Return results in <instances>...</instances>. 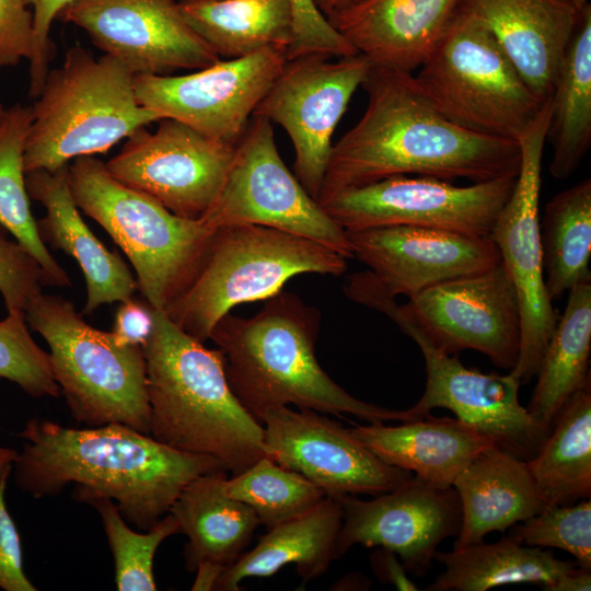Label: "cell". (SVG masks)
I'll use <instances>...</instances> for the list:
<instances>
[{"label":"cell","mask_w":591,"mask_h":591,"mask_svg":"<svg viewBox=\"0 0 591 591\" xmlns=\"http://www.w3.org/2000/svg\"><path fill=\"white\" fill-rule=\"evenodd\" d=\"M361 88L366 111L333 144L317 201L399 175L473 183L518 175V141L450 121L422 95L413 73L371 65Z\"/></svg>","instance_id":"cell-1"},{"label":"cell","mask_w":591,"mask_h":591,"mask_svg":"<svg viewBox=\"0 0 591 591\" xmlns=\"http://www.w3.org/2000/svg\"><path fill=\"white\" fill-rule=\"evenodd\" d=\"M13 464L18 487L40 498L77 484L81 500L111 498L127 521L149 530L196 477L224 470L216 459L175 450L121 424L85 429L31 419Z\"/></svg>","instance_id":"cell-2"},{"label":"cell","mask_w":591,"mask_h":591,"mask_svg":"<svg viewBox=\"0 0 591 591\" xmlns=\"http://www.w3.org/2000/svg\"><path fill=\"white\" fill-rule=\"evenodd\" d=\"M320 326L314 306L282 290L254 316L228 313L215 325L210 339L222 355L229 385L255 420L260 424L266 412L289 405L369 422L417 419L410 408L380 407L339 386L315 355Z\"/></svg>","instance_id":"cell-3"},{"label":"cell","mask_w":591,"mask_h":591,"mask_svg":"<svg viewBox=\"0 0 591 591\" xmlns=\"http://www.w3.org/2000/svg\"><path fill=\"white\" fill-rule=\"evenodd\" d=\"M152 315L142 346L150 436L175 450L213 457L233 475L269 456L264 428L233 394L220 350L205 347L164 311L152 308Z\"/></svg>","instance_id":"cell-4"},{"label":"cell","mask_w":591,"mask_h":591,"mask_svg":"<svg viewBox=\"0 0 591 591\" xmlns=\"http://www.w3.org/2000/svg\"><path fill=\"white\" fill-rule=\"evenodd\" d=\"M134 77L109 55L94 58L79 45L70 47L31 107L25 173L54 172L78 158L104 153L159 121L160 114L138 102Z\"/></svg>","instance_id":"cell-5"},{"label":"cell","mask_w":591,"mask_h":591,"mask_svg":"<svg viewBox=\"0 0 591 591\" xmlns=\"http://www.w3.org/2000/svg\"><path fill=\"white\" fill-rule=\"evenodd\" d=\"M347 257L310 239L257 224L218 228L197 271L164 311L204 343L232 308L266 300L301 274L340 276Z\"/></svg>","instance_id":"cell-6"},{"label":"cell","mask_w":591,"mask_h":591,"mask_svg":"<svg viewBox=\"0 0 591 591\" xmlns=\"http://www.w3.org/2000/svg\"><path fill=\"white\" fill-rule=\"evenodd\" d=\"M68 171L78 208L126 254L146 302L165 311L193 279L217 229L123 185L94 157L73 160Z\"/></svg>","instance_id":"cell-7"},{"label":"cell","mask_w":591,"mask_h":591,"mask_svg":"<svg viewBox=\"0 0 591 591\" xmlns=\"http://www.w3.org/2000/svg\"><path fill=\"white\" fill-rule=\"evenodd\" d=\"M25 318L49 346L54 378L79 422L121 424L150 434L142 347L118 345L111 332L88 324L71 301L58 296L40 293Z\"/></svg>","instance_id":"cell-8"},{"label":"cell","mask_w":591,"mask_h":591,"mask_svg":"<svg viewBox=\"0 0 591 591\" xmlns=\"http://www.w3.org/2000/svg\"><path fill=\"white\" fill-rule=\"evenodd\" d=\"M413 78L422 95L450 121L495 138L519 141L545 103L528 86L487 27L459 7Z\"/></svg>","instance_id":"cell-9"},{"label":"cell","mask_w":591,"mask_h":591,"mask_svg":"<svg viewBox=\"0 0 591 591\" xmlns=\"http://www.w3.org/2000/svg\"><path fill=\"white\" fill-rule=\"evenodd\" d=\"M346 294L389 317L401 316L438 349L457 355L475 350L511 371L519 359L521 312L502 262L477 273L436 283L398 305L368 271L348 277Z\"/></svg>","instance_id":"cell-10"},{"label":"cell","mask_w":591,"mask_h":591,"mask_svg":"<svg viewBox=\"0 0 591 591\" xmlns=\"http://www.w3.org/2000/svg\"><path fill=\"white\" fill-rule=\"evenodd\" d=\"M237 141L222 189L201 217L212 228L257 224L297 234L354 257L346 231L282 161L273 125L253 116Z\"/></svg>","instance_id":"cell-11"},{"label":"cell","mask_w":591,"mask_h":591,"mask_svg":"<svg viewBox=\"0 0 591 591\" xmlns=\"http://www.w3.org/2000/svg\"><path fill=\"white\" fill-rule=\"evenodd\" d=\"M517 175L457 186L428 176H392L320 200L345 231L413 225L488 237Z\"/></svg>","instance_id":"cell-12"},{"label":"cell","mask_w":591,"mask_h":591,"mask_svg":"<svg viewBox=\"0 0 591 591\" xmlns=\"http://www.w3.org/2000/svg\"><path fill=\"white\" fill-rule=\"evenodd\" d=\"M551 117L547 100L519 139L521 165L489 237L514 285L521 312L519 359L510 371L522 384L536 376L558 316L544 277L540 230L542 162Z\"/></svg>","instance_id":"cell-13"},{"label":"cell","mask_w":591,"mask_h":591,"mask_svg":"<svg viewBox=\"0 0 591 591\" xmlns=\"http://www.w3.org/2000/svg\"><path fill=\"white\" fill-rule=\"evenodd\" d=\"M370 67L359 54L287 59L253 113L279 124L288 134L294 150L293 173L316 200L334 131Z\"/></svg>","instance_id":"cell-14"},{"label":"cell","mask_w":591,"mask_h":591,"mask_svg":"<svg viewBox=\"0 0 591 591\" xmlns=\"http://www.w3.org/2000/svg\"><path fill=\"white\" fill-rule=\"evenodd\" d=\"M127 138L105 163L123 185L160 202L176 216L201 218L217 200L235 146L209 138L173 118H161Z\"/></svg>","instance_id":"cell-15"},{"label":"cell","mask_w":591,"mask_h":591,"mask_svg":"<svg viewBox=\"0 0 591 591\" xmlns=\"http://www.w3.org/2000/svg\"><path fill=\"white\" fill-rule=\"evenodd\" d=\"M287 50L267 48L220 59L187 74H135L138 102L200 134L236 146L253 113L286 63Z\"/></svg>","instance_id":"cell-16"},{"label":"cell","mask_w":591,"mask_h":591,"mask_svg":"<svg viewBox=\"0 0 591 591\" xmlns=\"http://www.w3.org/2000/svg\"><path fill=\"white\" fill-rule=\"evenodd\" d=\"M390 318L417 344L425 359V392L410 407L418 419L434 408H447L517 457L528 461L538 453L552 427L521 405V383L510 371L498 374L467 368L457 355L438 349L408 321L397 315Z\"/></svg>","instance_id":"cell-17"},{"label":"cell","mask_w":591,"mask_h":591,"mask_svg":"<svg viewBox=\"0 0 591 591\" xmlns=\"http://www.w3.org/2000/svg\"><path fill=\"white\" fill-rule=\"evenodd\" d=\"M58 19L134 74L166 76L220 60L185 21L178 0H73Z\"/></svg>","instance_id":"cell-18"},{"label":"cell","mask_w":591,"mask_h":591,"mask_svg":"<svg viewBox=\"0 0 591 591\" xmlns=\"http://www.w3.org/2000/svg\"><path fill=\"white\" fill-rule=\"evenodd\" d=\"M260 424L270 459L304 476L326 496H376L415 477L383 462L349 428L322 413L277 407L266 412Z\"/></svg>","instance_id":"cell-19"},{"label":"cell","mask_w":591,"mask_h":591,"mask_svg":"<svg viewBox=\"0 0 591 591\" xmlns=\"http://www.w3.org/2000/svg\"><path fill=\"white\" fill-rule=\"evenodd\" d=\"M336 498L343 509L338 558L355 545L384 547L399 557L408 573L421 577L430 570L440 543L461 529V502L453 486H432L416 476L371 500Z\"/></svg>","instance_id":"cell-20"},{"label":"cell","mask_w":591,"mask_h":591,"mask_svg":"<svg viewBox=\"0 0 591 591\" xmlns=\"http://www.w3.org/2000/svg\"><path fill=\"white\" fill-rule=\"evenodd\" d=\"M354 256L392 297L408 298L441 281L477 273L501 262L488 237L392 225L346 231Z\"/></svg>","instance_id":"cell-21"},{"label":"cell","mask_w":591,"mask_h":591,"mask_svg":"<svg viewBox=\"0 0 591 591\" xmlns=\"http://www.w3.org/2000/svg\"><path fill=\"white\" fill-rule=\"evenodd\" d=\"M490 32L532 92L551 99L580 12L570 0H460Z\"/></svg>","instance_id":"cell-22"},{"label":"cell","mask_w":591,"mask_h":591,"mask_svg":"<svg viewBox=\"0 0 591 591\" xmlns=\"http://www.w3.org/2000/svg\"><path fill=\"white\" fill-rule=\"evenodd\" d=\"M460 0H361L327 18L371 65L413 73L439 42Z\"/></svg>","instance_id":"cell-23"},{"label":"cell","mask_w":591,"mask_h":591,"mask_svg":"<svg viewBox=\"0 0 591 591\" xmlns=\"http://www.w3.org/2000/svg\"><path fill=\"white\" fill-rule=\"evenodd\" d=\"M69 164L54 172L36 170L26 173L32 199L46 211L37 222L44 243L61 250L79 264L86 283V302L82 314L97 308L132 298L138 282L117 252H111L83 221L69 184Z\"/></svg>","instance_id":"cell-24"},{"label":"cell","mask_w":591,"mask_h":591,"mask_svg":"<svg viewBox=\"0 0 591 591\" xmlns=\"http://www.w3.org/2000/svg\"><path fill=\"white\" fill-rule=\"evenodd\" d=\"M351 433L383 462L437 487H451L459 474L495 443L456 417L422 418L398 426L355 425Z\"/></svg>","instance_id":"cell-25"},{"label":"cell","mask_w":591,"mask_h":591,"mask_svg":"<svg viewBox=\"0 0 591 591\" xmlns=\"http://www.w3.org/2000/svg\"><path fill=\"white\" fill-rule=\"evenodd\" d=\"M452 486L462 509L454 549L482 542L494 531L505 533L546 507L535 489L526 461L497 447L472 460Z\"/></svg>","instance_id":"cell-26"},{"label":"cell","mask_w":591,"mask_h":591,"mask_svg":"<svg viewBox=\"0 0 591 591\" xmlns=\"http://www.w3.org/2000/svg\"><path fill=\"white\" fill-rule=\"evenodd\" d=\"M341 524L338 499L326 496L305 514L270 528L251 551L223 569L215 590L236 591L243 580L270 577L286 565H294L303 581L317 578L338 559Z\"/></svg>","instance_id":"cell-27"},{"label":"cell","mask_w":591,"mask_h":591,"mask_svg":"<svg viewBox=\"0 0 591 591\" xmlns=\"http://www.w3.org/2000/svg\"><path fill=\"white\" fill-rule=\"evenodd\" d=\"M225 472L216 471L193 479L169 511L177 519L179 532L188 538L184 556L189 571H195L201 563L227 568L244 553L260 524L250 506L225 493Z\"/></svg>","instance_id":"cell-28"},{"label":"cell","mask_w":591,"mask_h":591,"mask_svg":"<svg viewBox=\"0 0 591 591\" xmlns=\"http://www.w3.org/2000/svg\"><path fill=\"white\" fill-rule=\"evenodd\" d=\"M434 560L444 566L426 591H485L495 587L532 582L543 589L575 568L551 551L520 544L503 536L494 543L484 541L468 546L439 552Z\"/></svg>","instance_id":"cell-29"},{"label":"cell","mask_w":591,"mask_h":591,"mask_svg":"<svg viewBox=\"0 0 591 591\" xmlns=\"http://www.w3.org/2000/svg\"><path fill=\"white\" fill-rule=\"evenodd\" d=\"M185 21L225 59L267 48L288 49L293 40L290 0H215L179 2Z\"/></svg>","instance_id":"cell-30"},{"label":"cell","mask_w":591,"mask_h":591,"mask_svg":"<svg viewBox=\"0 0 591 591\" xmlns=\"http://www.w3.org/2000/svg\"><path fill=\"white\" fill-rule=\"evenodd\" d=\"M591 278L568 291L564 313L544 352L528 410L552 427L564 404L590 383Z\"/></svg>","instance_id":"cell-31"},{"label":"cell","mask_w":591,"mask_h":591,"mask_svg":"<svg viewBox=\"0 0 591 591\" xmlns=\"http://www.w3.org/2000/svg\"><path fill=\"white\" fill-rule=\"evenodd\" d=\"M546 140L553 147L549 173L573 174L591 146V4L580 12L551 96Z\"/></svg>","instance_id":"cell-32"},{"label":"cell","mask_w":591,"mask_h":591,"mask_svg":"<svg viewBox=\"0 0 591 591\" xmlns=\"http://www.w3.org/2000/svg\"><path fill=\"white\" fill-rule=\"evenodd\" d=\"M526 464L546 507L590 499L591 385L564 404L541 450Z\"/></svg>","instance_id":"cell-33"},{"label":"cell","mask_w":591,"mask_h":591,"mask_svg":"<svg viewBox=\"0 0 591 591\" xmlns=\"http://www.w3.org/2000/svg\"><path fill=\"white\" fill-rule=\"evenodd\" d=\"M32 117L31 107L15 104L0 121V225L36 259L46 285L70 287L69 275L48 252L31 209L24 151Z\"/></svg>","instance_id":"cell-34"},{"label":"cell","mask_w":591,"mask_h":591,"mask_svg":"<svg viewBox=\"0 0 591 591\" xmlns=\"http://www.w3.org/2000/svg\"><path fill=\"white\" fill-rule=\"evenodd\" d=\"M545 286L559 300L577 283L591 278V179L557 193L540 219Z\"/></svg>","instance_id":"cell-35"},{"label":"cell","mask_w":591,"mask_h":591,"mask_svg":"<svg viewBox=\"0 0 591 591\" xmlns=\"http://www.w3.org/2000/svg\"><path fill=\"white\" fill-rule=\"evenodd\" d=\"M225 493L247 506L260 524L274 528L305 514L325 497V493L299 473L264 456L224 482Z\"/></svg>","instance_id":"cell-36"},{"label":"cell","mask_w":591,"mask_h":591,"mask_svg":"<svg viewBox=\"0 0 591 591\" xmlns=\"http://www.w3.org/2000/svg\"><path fill=\"white\" fill-rule=\"evenodd\" d=\"M81 500L92 505L101 515L114 557L117 590H157L154 555L166 537L179 532L177 519L169 512L146 533H138L125 523L117 505L111 498L90 495Z\"/></svg>","instance_id":"cell-37"},{"label":"cell","mask_w":591,"mask_h":591,"mask_svg":"<svg viewBox=\"0 0 591 591\" xmlns=\"http://www.w3.org/2000/svg\"><path fill=\"white\" fill-rule=\"evenodd\" d=\"M509 536L520 544L559 548L571 554L580 568L591 570V501L545 507L511 526Z\"/></svg>","instance_id":"cell-38"},{"label":"cell","mask_w":591,"mask_h":591,"mask_svg":"<svg viewBox=\"0 0 591 591\" xmlns=\"http://www.w3.org/2000/svg\"><path fill=\"white\" fill-rule=\"evenodd\" d=\"M0 378L15 383L33 397L61 394L49 354L32 338L24 313H8L0 321Z\"/></svg>","instance_id":"cell-39"},{"label":"cell","mask_w":591,"mask_h":591,"mask_svg":"<svg viewBox=\"0 0 591 591\" xmlns=\"http://www.w3.org/2000/svg\"><path fill=\"white\" fill-rule=\"evenodd\" d=\"M0 225V293L8 313H24L46 285L45 275L30 252Z\"/></svg>","instance_id":"cell-40"},{"label":"cell","mask_w":591,"mask_h":591,"mask_svg":"<svg viewBox=\"0 0 591 591\" xmlns=\"http://www.w3.org/2000/svg\"><path fill=\"white\" fill-rule=\"evenodd\" d=\"M293 15V40L288 59L324 54L334 57L358 55L350 43L321 13L313 0H290Z\"/></svg>","instance_id":"cell-41"},{"label":"cell","mask_w":591,"mask_h":591,"mask_svg":"<svg viewBox=\"0 0 591 591\" xmlns=\"http://www.w3.org/2000/svg\"><path fill=\"white\" fill-rule=\"evenodd\" d=\"M28 7L26 0H0V69L33 56L34 16Z\"/></svg>","instance_id":"cell-42"},{"label":"cell","mask_w":591,"mask_h":591,"mask_svg":"<svg viewBox=\"0 0 591 591\" xmlns=\"http://www.w3.org/2000/svg\"><path fill=\"white\" fill-rule=\"evenodd\" d=\"M34 16L35 47L30 62V95L37 97L43 89L49 63L53 59L54 45L50 28L55 19L73 0H26Z\"/></svg>","instance_id":"cell-43"},{"label":"cell","mask_w":591,"mask_h":591,"mask_svg":"<svg viewBox=\"0 0 591 591\" xmlns=\"http://www.w3.org/2000/svg\"><path fill=\"white\" fill-rule=\"evenodd\" d=\"M8 477L0 479V588L4 591H35L24 573L20 535L5 503Z\"/></svg>","instance_id":"cell-44"},{"label":"cell","mask_w":591,"mask_h":591,"mask_svg":"<svg viewBox=\"0 0 591 591\" xmlns=\"http://www.w3.org/2000/svg\"><path fill=\"white\" fill-rule=\"evenodd\" d=\"M152 326V308L146 301L130 298L120 302L111 333L118 345L142 347L151 334Z\"/></svg>","instance_id":"cell-45"},{"label":"cell","mask_w":591,"mask_h":591,"mask_svg":"<svg viewBox=\"0 0 591 591\" xmlns=\"http://www.w3.org/2000/svg\"><path fill=\"white\" fill-rule=\"evenodd\" d=\"M369 560L376 579L382 583L391 584L397 590H419L417 584L408 577V572L399 557L384 547H374Z\"/></svg>","instance_id":"cell-46"},{"label":"cell","mask_w":591,"mask_h":591,"mask_svg":"<svg viewBox=\"0 0 591 591\" xmlns=\"http://www.w3.org/2000/svg\"><path fill=\"white\" fill-rule=\"evenodd\" d=\"M591 589V570L573 568L559 577L546 591H589Z\"/></svg>","instance_id":"cell-47"},{"label":"cell","mask_w":591,"mask_h":591,"mask_svg":"<svg viewBox=\"0 0 591 591\" xmlns=\"http://www.w3.org/2000/svg\"><path fill=\"white\" fill-rule=\"evenodd\" d=\"M224 567L212 564L201 563L196 568V579L192 590H215V586L223 571Z\"/></svg>","instance_id":"cell-48"},{"label":"cell","mask_w":591,"mask_h":591,"mask_svg":"<svg viewBox=\"0 0 591 591\" xmlns=\"http://www.w3.org/2000/svg\"><path fill=\"white\" fill-rule=\"evenodd\" d=\"M316 8L326 18L334 15L361 0H313Z\"/></svg>","instance_id":"cell-49"},{"label":"cell","mask_w":591,"mask_h":591,"mask_svg":"<svg viewBox=\"0 0 591 591\" xmlns=\"http://www.w3.org/2000/svg\"><path fill=\"white\" fill-rule=\"evenodd\" d=\"M18 454L13 449L0 447V479L10 475Z\"/></svg>","instance_id":"cell-50"},{"label":"cell","mask_w":591,"mask_h":591,"mask_svg":"<svg viewBox=\"0 0 591 591\" xmlns=\"http://www.w3.org/2000/svg\"><path fill=\"white\" fill-rule=\"evenodd\" d=\"M579 10H582L587 4H589V0H570Z\"/></svg>","instance_id":"cell-51"},{"label":"cell","mask_w":591,"mask_h":591,"mask_svg":"<svg viewBox=\"0 0 591 591\" xmlns=\"http://www.w3.org/2000/svg\"><path fill=\"white\" fill-rule=\"evenodd\" d=\"M199 1H215V0H178V2H199Z\"/></svg>","instance_id":"cell-52"},{"label":"cell","mask_w":591,"mask_h":591,"mask_svg":"<svg viewBox=\"0 0 591 591\" xmlns=\"http://www.w3.org/2000/svg\"><path fill=\"white\" fill-rule=\"evenodd\" d=\"M5 108L0 104V121L4 115Z\"/></svg>","instance_id":"cell-53"}]
</instances>
